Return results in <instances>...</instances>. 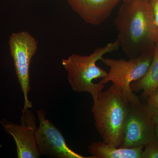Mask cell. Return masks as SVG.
<instances>
[{"mask_svg":"<svg viewBox=\"0 0 158 158\" xmlns=\"http://www.w3.org/2000/svg\"><path fill=\"white\" fill-rule=\"evenodd\" d=\"M130 102L129 110L126 120L123 141L121 148L144 147L156 136L154 116L145 101L138 97Z\"/></svg>","mask_w":158,"mask_h":158,"instance_id":"obj_5","label":"cell"},{"mask_svg":"<svg viewBox=\"0 0 158 158\" xmlns=\"http://www.w3.org/2000/svg\"><path fill=\"white\" fill-rule=\"evenodd\" d=\"M145 102L152 115L158 116V88L150 94Z\"/></svg>","mask_w":158,"mask_h":158,"instance_id":"obj_13","label":"cell"},{"mask_svg":"<svg viewBox=\"0 0 158 158\" xmlns=\"http://www.w3.org/2000/svg\"><path fill=\"white\" fill-rule=\"evenodd\" d=\"M114 24L120 47L129 59L153 52L158 27L149 0L123 1Z\"/></svg>","mask_w":158,"mask_h":158,"instance_id":"obj_1","label":"cell"},{"mask_svg":"<svg viewBox=\"0 0 158 158\" xmlns=\"http://www.w3.org/2000/svg\"><path fill=\"white\" fill-rule=\"evenodd\" d=\"M118 39L109 43L104 47L98 48L89 56L73 54L62 59V65L67 72V79L73 90L78 93L88 92L94 100L98 97L104 85L95 84L93 80L103 78L108 73L96 65L105 54L118 50L120 47Z\"/></svg>","mask_w":158,"mask_h":158,"instance_id":"obj_3","label":"cell"},{"mask_svg":"<svg viewBox=\"0 0 158 158\" xmlns=\"http://www.w3.org/2000/svg\"><path fill=\"white\" fill-rule=\"evenodd\" d=\"M131 88L134 92L142 90L140 98L144 101L158 88V42L155 46L152 61L146 73L141 79L132 83Z\"/></svg>","mask_w":158,"mask_h":158,"instance_id":"obj_11","label":"cell"},{"mask_svg":"<svg viewBox=\"0 0 158 158\" xmlns=\"http://www.w3.org/2000/svg\"><path fill=\"white\" fill-rule=\"evenodd\" d=\"M123 1H127V0H123Z\"/></svg>","mask_w":158,"mask_h":158,"instance_id":"obj_17","label":"cell"},{"mask_svg":"<svg viewBox=\"0 0 158 158\" xmlns=\"http://www.w3.org/2000/svg\"><path fill=\"white\" fill-rule=\"evenodd\" d=\"M156 134L157 138L158 139V127L156 126Z\"/></svg>","mask_w":158,"mask_h":158,"instance_id":"obj_16","label":"cell"},{"mask_svg":"<svg viewBox=\"0 0 158 158\" xmlns=\"http://www.w3.org/2000/svg\"><path fill=\"white\" fill-rule=\"evenodd\" d=\"M39 121L36 132L37 146L40 155L55 158H93L85 157L71 149L58 129L47 118L43 110L36 111Z\"/></svg>","mask_w":158,"mask_h":158,"instance_id":"obj_7","label":"cell"},{"mask_svg":"<svg viewBox=\"0 0 158 158\" xmlns=\"http://www.w3.org/2000/svg\"><path fill=\"white\" fill-rule=\"evenodd\" d=\"M141 158H158V139L156 136L144 146Z\"/></svg>","mask_w":158,"mask_h":158,"instance_id":"obj_12","label":"cell"},{"mask_svg":"<svg viewBox=\"0 0 158 158\" xmlns=\"http://www.w3.org/2000/svg\"><path fill=\"white\" fill-rule=\"evenodd\" d=\"M154 15L156 23L158 27V0H149Z\"/></svg>","mask_w":158,"mask_h":158,"instance_id":"obj_14","label":"cell"},{"mask_svg":"<svg viewBox=\"0 0 158 158\" xmlns=\"http://www.w3.org/2000/svg\"><path fill=\"white\" fill-rule=\"evenodd\" d=\"M143 148L116 147L103 141L92 142L88 150L93 158H141Z\"/></svg>","mask_w":158,"mask_h":158,"instance_id":"obj_10","label":"cell"},{"mask_svg":"<svg viewBox=\"0 0 158 158\" xmlns=\"http://www.w3.org/2000/svg\"><path fill=\"white\" fill-rule=\"evenodd\" d=\"M9 44L18 80L23 94L24 104L22 110H27L33 107L28 98L31 90L30 66L37 51V42L28 32L23 31L11 34Z\"/></svg>","mask_w":158,"mask_h":158,"instance_id":"obj_6","label":"cell"},{"mask_svg":"<svg viewBox=\"0 0 158 158\" xmlns=\"http://www.w3.org/2000/svg\"><path fill=\"white\" fill-rule=\"evenodd\" d=\"M120 0H67L85 22L98 26L110 17Z\"/></svg>","mask_w":158,"mask_h":158,"instance_id":"obj_9","label":"cell"},{"mask_svg":"<svg viewBox=\"0 0 158 158\" xmlns=\"http://www.w3.org/2000/svg\"><path fill=\"white\" fill-rule=\"evenodd\" d=\"M130 106V101L121 88L113 84L94 100L91 112L95 127L103 141L120 147Z\"/></svg>","mask_w":158,"mask_h":158,"instance_id":"obj_2","label":"cell"},{"mask_svg":"<svg viewBox=\"0 0 158 158\" xmlns=\"http://www.w3.org/2000/svg\"><path fill=\"white\" fill-rule=\"evenodd\" d=\"M21 124L2 122L7 132L14 138L19 158H38L40 154L36 141L37 124L34 113L29 109L22 110Z\"/></svg>","mask_w":158,"mask_h":158,"instance_id":"obj_8","label":"cell"},{"mask_svg":"<svg viewBox=\"0 0 158 158\" xmlns=\"http://www.w3.org/2000/svg\"><path fill=\"white\" fill-rule=\"evenodd\" d=\"M154 120L155 125L158 127V116H154Z\"/></svg>","mask_w":158,"mask_h":158,"instance_id":"obj_15","label":"cell"},{"mask_svg":"<svg viewBox=\"0 0 158 158\" xmlns=\"http://www.w3.org/2000/svg\"><path fill=\"white\" fill-rule=\"evenodd\" d=\"M153 56V52H148L128 60L103 58L101 60L110 68V71L99 83L105 85L112 82L121 88L130 101L135 100L138 97L131 89V84L144 76L151 63Z\"/></svg>","mask_w":158,"mask_h":158,"instance_id":"obj_4","label":"cell"}]
</instances>
